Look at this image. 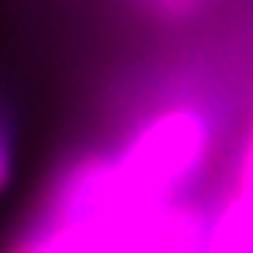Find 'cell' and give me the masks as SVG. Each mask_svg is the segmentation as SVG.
Masks as SVG:
<instances>
[{
    "label": "cell",
    "mask_w": 253,
    "mask_h": 253,
    "mask_svg": "<svg viewBox=\"0 0 253 253\" xmlns=\"http://www.w3.org/2000/svg\"><path fill=\"white\" fill-rule=\"evenodd\" d=\"M108 152L136 200L174 206L193 196V184L215 152V124L196 101H168L126 126Z\"/></svg>",
    "instance_id": "cell-1"
},
{
    "label": "cell",
    "mask_w": 253,
    "mask_h": 253,
    "mask_svg": "<svg viewBox=\"0 0 253 253\" xmlns=\"http://www.w3.org/2000/svg\"><path fill=\"white\" fill-rule=\"evenodd\" d=\"M180 203L155 212L98 215H44L32 209L0 253H168Z\"/></svg>",
    "instance_id": "cell-2"
},
{
    "label": "cell",
    "mask_w": 253,
    "mask_h": 253,
    "mask_svg": "<svg viewBox=\"0 0 253 253\" xmlns=\"http://www.w3.org/2000/svg\"><path fill=\"white\" fill-rule=\"evenodd\" d=\"M206 253H253V117L234 158L231 187L212 206Z\"/></svg>",
    "instance_id": "cell-3"
},
{
    "label": "cell",
    "mask_w": 253,
    "mask_h": 253,
    "mask_svg": "<svg viewBox=\"0 0 253 253\" xmlns=\"http://www.w3.org/2000/svg\"><path fill=\"white\" fill-rule=\"evenodd\" d=\"M209 218H212V206L187 196L177 206V215H174L168 253H206L209 250Z\"/></svg>",
    "instance_id": "cell-4"
},
{
    "label": "cell",
    "mask_w": 253,
    "mask_h": 253,
    "mask_svg": "<svg viewBox=\"0 0 253 253\" xmlns=\"http://www.w3.org/2000/svg\"><path fill=\"white\" fill-rule=\"evenodd\" d=\"M13 174H16V133L10 117L0 111V193L13 184Z\"/></svg>",
    "instance_id": "cell-5"
},
{
    "label": "cell",
    "mask_w": 253,
    "mask_h": 253,
    "mask_svg": "<svg viewBox=\"0 0 253 253\" xmlns=\"http://www.w3.org/2000/svg\"><path fill=\"white\" fill-rule=\"evenodd\" d=\"M152 3L162 16H184V13H193L203 0H152Z\"/></svg>",
    "instance_id": "cell-6"
}]
</instances>
